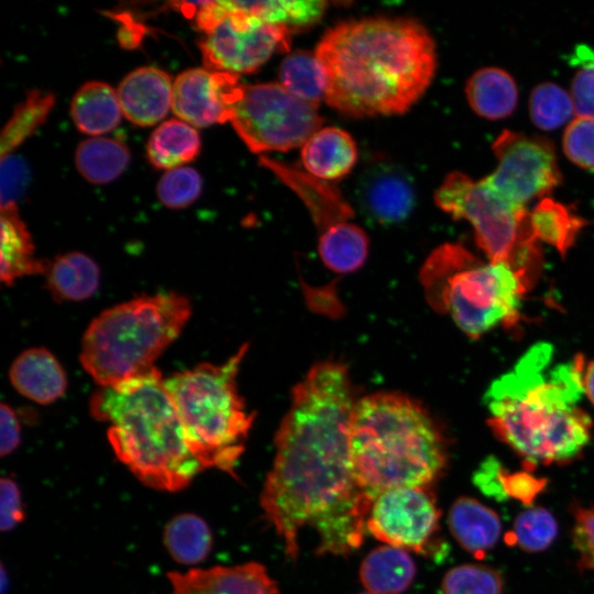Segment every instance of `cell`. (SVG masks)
I'll return each instance as SVG.
<instances>
[{"label":"cell","instance_id":"cell-25","mask_svg":"<svg viewBox=\"0 0 594 594\" xmlns=\"http://www.w3.org/2000/svg\"><path fill=\"white\" fill-rule=\"evenodd\" d=\"M415 575V562L406 550L388 544L372 550L360 568L361 582L372 594H400Z\"/></svg>","mask_w":594,"mask_h":594},{"label":"cell","instance_id":"cell-47","mask_svg":"<svg viewBox=\"0 0 594 594\" xmlns=\"http://www.w3.org/2000/svg\"><path fill=\"white\" fill-rule=\"evenodd\" d=\"M584 395L594 406V360L585 364L583 373Z\"/></svg>","mask_w":594,"mask_h":594},{"label":"cell","instance_id":"cell-43","mask_svg":"<svg viewBox=\"0 0 594 594\" xmlns=\"http://www.w3.org/2000/svg\"><path fill=\"white\" fill-rule=\"evenodd\" d=\"M28 178V168L21 160L11 155L1 157V208L15 205Z\"/></svg>","mask_w":594,"mask_h":594},{"label":"cell","instance_id":"cell-12","mask_svg":"<svg viewBox=\"0 0 594 594\" xmlns=\"http://www.w3.org/2000/svg\"><path fill=\"white\" fill-rule=\"evenodd\" d=\"M492 150L497 167L483 179L513 204L525 207L535 198H546L561 184L554 145L544 136L504 130Z\"/></svg>","mask_w":594,"mask_h":594},{"label":"cell","instance_id":"cell-36","mask_svg":"<svg viewBox=\"0 0 594 594\" xmlns=\"http://www.w3.org/2000/svg\"><path fill=\"white\" fill-rule=\"evenodd\" d=\"M574 111L571 95L552 82H541L531 91L529 113L536 127L550 131L566 122Z\"/></svg>","mask_w":594,"mask_h":594},{"label":"cell","instance_id":"cell-23","mask_svg":"<svg viewBox=\"0 0 594 594\" xmlns=\"http://www.w3.org/2000/svg\"><path fill=\"white\" fill-rule=\"evenodd\" d=\"M465 94L472 110L488 120L509 117L518 100L514 78L497 67L476 70L466 82Z\"/></svg>","mask_w":594,"mask_h":594},{"label":"cell","instance_id":"cell-15","mask_svg":"<svg viewBox=\"0 0 594 594\" xmlns=\"http://www.w3.org/2000/svg\"><path fill=\"white\" fill-rule=\"evenodd\" d=\"M356 196L363 211L383 224L406 219L415 204L409 176L403 168L388 163L372 165L363 172Z\"/></svg>","mask_w":594,"mask_h":594},{"label":"cell","instance_id":"cell-48","mask_svg":"<svg viewBox=\"0 0 594 594\" xmlns=\"http://www.w3.org/2000/svg\"><path fill=\"white\" fill-rule=\"evenodd\" d=\"M361 594H372V593H361Z\"/></svg>","mask_w":594,"mask_h":594},{"label":"cell","instance_id":"cell-2","mask_svg":"<svg viewBox=\"0 0 594 594\" xmlns=\"http://www.w3.org/2000/svg\"><path fill=\"white\" fill-rule=\"evenodd\" d=\"M315 55L324 70L327 103L355 118L406 112L437 67L430 33L406 18L342 22L327 31Z\"/></svg>","mask_w":594,"mask_h":594},{"label":"cell","instance_id":"cell-3","mask_svg":"<svg viewBox=\"0 0 594 594\" xmlns=\"http://www.w3.org/2000/svg\"><path fill=\"white\" fill-rule=\"evenodd\" d=\"M585 364L582 354L557 362L553 346L539 342L485 392L491 430L528 471L572 462L590 443L592 418L579 405Z\"/></svg>","mask_w":594,"mask_h":594},{"label":"cell","instance_id":"cell-41","mask_svg":"<svg viewBox=\"0 0 594 594\" xmlns=\"http://www.w3.org/2000/svg\"><path fill=\"white\" fill-rule=\"evenodd\" d=\"M574 517L572 543L578 552V568L581 572L594 571V506L573 503Z\"/></svg>","mask_w":594,"mask_h":594},{"label":"cell","instance_id":"cell-37","mask_svg":"<svg viewBox=\"0 0 594 594\" xmlns=\"http://www.w3.org/2000/svg\"><path fill=\"white\" fill-rule=\"evenodd\" d=\"M504 579L496 569L476 563L452 568L441 582V594H503Z\"/></svg>","mask_w":594,"mask_h":594},{"label":"cell","instance_id":"cell-17","mask_svg":"<svg viewBox=\"0 0 594 594\" xmlns=\"http://www.w3.org/2000/svg\"><path fill=\"white\" fill-rule=\"evenodd\" d=\"M173 85L170 76L160 68H136L118 86L122 113L130 122L140 127L157 123L172 108Z\"/></svg>","mask_w":594,"mask_h":594},{"label":"cell","instance_id":"cell-13","mask_svg":"<svg viewBox=\"0 0 594 594\" xmlns=\"http://www.w3.org/2000/svg\"><path fill=\"white\" fill-rule=\"evenodd\" d=\"M440 512L424 487H398L373 502L367 531L388 546L421 552L438 528Z\"/></svg>","mask_w":594,"mask_h":594},{"label":"cell","instance_id":"cell-46","mask_svg":"<svg viewBox=\"0 0 594 594\" xmlns=\"http://www.w3.org/2000/svg\"><path fill=\"white\" fill-rule=\"evenodd\" d=\"M0 452L1 457L12 453L21 440V428L15 411L7 404L0 407Z\"/></svg>","mask_w":594,"mask_h":594},{"label":"cell","instance_id":"cell-10","mask_svg":"<svg viewBox=\"0 0 594 594\" xmlns=\"http://www.w3.org/2000/svg\"><path fill=\"white\" fill-rule=\"evenodd\" d=\"M230 122L249 150L261 153L302 146L323 119L280 84L267 82L243 85Z\"/></svg>","mask_w":594,"mask_h":594},{"label":"cell","instance_id":"cell-22","mask_svg":"<svg viewBox=\"0 0 594 594\" xmlns=\"http://www.w3.org/2000/svg\"><path fill=\"white\" fill-rule=\"evenodd\" d=\"M46 288L54 299L80 301L90 298L98 289L100 271L97 263L80 252L56 256L46 263Z\"/></svg>","mask_w":594,"mask_h":594},{"label":"cell","instance_id":"cell-34","mask_svg":"<svg viewBox=\"0 0 594 594\" xmlns=\"http://www.w3.org/2000/svg\"><path fill=\"white\" fill-rule=\"evenodd\" d=\"M55 97L50 92L33 90L12 113L1 133V157L24 142L44 123L54 106Z\"/></svg>","mask_w":594,"mask_h":594},{"label":"cell","instance_id":"cell-20","mask_svg":"<svg viewBox=\"0 0 594 594\" xmlns=\"http://www.w3.org/2000/svg\"><path fill=\"white\" fill-rule=\"evenodd\" d=\"M301 160L312 176L326 180L338 179L355 165L358 147L348 132L328 127L317 131L302 145Z\"/></svg>","mask_w":594,"mask_h":594},{"label":"cell","instance_id":"cell-19","mask_svg":"<svg viewBox=\"0 0 594 594\" xmlns=\"http://www.w3.org/2000/svg\"><path fill=\"white\" fill-rule=\"evenodd\" d=\"M448 525L457 542L479 559L496 546L502 531L498 515L469 496L459 497L451 505Z\"/></svg>","mask_w":594,"mask_h":594},{"label":"cell","instance_id":"cell-30","mask_svg":"<svg viewBox=\"0 0 594 594\" xmlns=\"http://www.w3.org/2000/svg\"><path fill=\"white\" fill-rule=\"evenodd\" d=\"M164 544L172 558L182 564L204 561L212 547V535L207 522L191 513L172 518L163 535Z\"/></svg>","mask_w":594,"mask_h":594},{"label":"cell","instance_id":"cell-45","mask_svg":"<svg viewBox=\"0 0 594 594\" xmlns=\"http://www.w3.org/2000/svg\"><path fill=\"white\" fill-rule=\"evenodd\" d=\"M501 461L495 457H488L482 461L473 473V484L487 497L496 502H505L506 497L501 482L503 470Z\"/></svg>","mask_w":594,"mask_h":594},{"label":"cell","instance_id":"cell-40","mask_svg":"<svg viewBox=\"0 0 594 594\" xmlns=\"http://www.w3.org/2000/svg\"><path fill=\"white\" fill-rule=\"evenodd\" d=\"M562 146L576 166L594 172V116H578L566 127Z\"/></svg>","mask_w":594,"mask_h":594},{"label":"cell","instance_id":"cell-21","mask_svg":"<svg viewBox=\"0 0 594 594\" xmlns=\"http://www.w3.org/2000/svg\"><path fill=\"white\" fill-rule=\"evenodd\" d=\"M0 264V278L7 285L26 275L43 274L46 267V263L34 255L31 235L19 217L16 205L1 208Z\"/></svg>","mask_w":594,"mask_h":594},{"label":"cell","instance_id":"cell-24","mask_svg":"<svg viewBox=\"0 0 594 594\" xmlns=\"http://www.w3.org/2000/svg\"><path fill=\"white\" fill-rule=\"evenodd\" d=\"M122 109L117 91L102 81H88L74 95L70 116L79 131L100 135L112 131L121 120Z\"/></svg>","mask_w":594,"mask_h":594},{"label":"cell","instance_id":"cell-33","mask_svg":"<svg viewBox=\"0 0 594 594\" xmlns=\"http://www.w3.org/2000/svg\"><path fill=\"white\" fill-rule=\"evenodd\" d=\"M280 85L302 101L318 107L326 99L324 70L316 55L306 51L290 53L279 69Z\"/></svg>","mask_w":594,"mask_h":594},{"label":"cell","instance_id":"cell-31","mask_svg":"<svg viewBox=\"0 0 594 594\" xmlns=\"http://www.w3.org/2000/svg\"><path fill=\"white\" fill-rule=\"evenodd\" d=\"M275 167L284 176L283 178L300 194L319 228L327 229L334 223L346 221L345 219L352 216L349 205L329 184H324L320 179H311L310 175L307 177V175L293 172V169L276 165Z\"/></svg>","mask_w":594,"mask_h":594},{"label":"cell","instance_id":"cell-27","mask_svg":"<svg viewBox=\"0 0 594 594\" xmlns=\"http://www.w3.org/2000/svg\"><path fill=\"white\" fill-rule=\"evenodd\" d=\"M318 251L324 265L334 273L346 274L359 270L369 254V238L356 224L342 221L321 233Z\"/></svg>","mask_w":594,"mask_h":594},{"label":"cell","instance_id":"cell-5","mask_svg":"<svg viewBox=\"0 0 594 594\" xmlns=\"http://www.w3.org/2000/svg\"><path fill=\"white\" fill-rule=\"evenodd\" d=\"M90 413L109 424L117 458L145 485L168 492L187 486L202 468L190 453L165 378L151 371L111 387H100Z\"/></svg>","mask_w":594,"mask_h":594},{"label":"cell","instance_id":"cell-39","mask_svg":"<svg viewBox=\"0 0 594 594\" xmlns=\"http://www.w3.org/2000/svg\"><path fill=\"white\" fill-rule=\"evenodd\" d=\"M570 62L578 67L571 84L574 111L578 116H594V50L579 44Z\"/></svg>","mask_w":594,"mask_h":594},{"label":"cell","instance_id":"cell-11","mask_svg":"<svg viewBox=\"0 0 594 594\" xmlns=\"http://www.w3.org/2000/svg\"><path fill=\"white\" fill-rule=\"evenodd\" d=\"M219 2L222 15L199 43L207 69L235 75L252 73L274 53L289 50V30L261 21L238 8L234 1Z\"/></svg>","mask_w":594,"mask_h":594},{"label":"cell","instance_id":"cell-18","mask_svg":"<svg viewBox=\"0 0 594 594\" xmlns=\"http://www.w3.org/2000/svg\"><path fill=\"white\" fill-rule=\"evenodd\" d=\"M9 376L21 395L42 405L56 402L67 388L65 371L44 348H31L19 354L10 367Z\"/></svg>","mask_w":594,"mask_h":594},{"label":"cell","instance_id":"cell-8","mask_svg":"<svg viewBox=\"0 0 594 594\" xmlns=\"http://www.w3.org/2000/svg\"><path fill=\"white\" fill-rule=\"evenodd\" d=\"M420 282L431 308L450 316L473 339L497 326H515L530 287L508 264L482 261L455 243L431 252Z\"/></svg>","mask_w":594,"mask_h":594},{"label":"cell","instance_id":"cell-35","mask_svg":"<svg viewBox=\"0 0 594 594\" xmlns=\"http://www.w3.org/2000/svg\"><path fill=\"white\" fill-rule=\"evenodd\" d=\"M557 535V519L547 508L528 507L516 517L513 529L505 535V541L525 552L537 553L548 549Z\"/></svg>","mask_w":594,"mask_h":594},{"label":"cell","instance_id":"cell-44","mask_svg":"<svg viewBox=\"0 0 594 594\" xmlns=\"http://www.w3.org/2000/svg\"><path fill=\"white\" fill-rule=\"evenodd\" d=\"M0 528L8 531L16 527L24 518L21 492L10 477H2L0 483Z\"/></svg>","mask_w":594,"mask_h":594},{"label":"cell","instance_id":"cell-38","mask_svg":"<svg viewBox=\"0 0 594 594\" xmlns=\"http://www.w3.org/2000/svg\"><path fill=\"white\" fill-rule=\"evenodd\" d=\"M201 177L190 167L167 170L157 185V196L163 205L178 209L191 205L201 193Z\"/></svg>","mask_w":594,"mask_h":594},{"label":"cell","instance_id":"cell-14","mask_svg":"<svg viewBox=\"0 0 594 594\" xmlns=\"http://www.w3.org/2000/svg\"><path fill=\"white\" fill-rule=\"evenodd\" d=\"M235 74L193 68L180 73L173 85L172 110L191 127L206 128L231 121L242 95Z\"/></svg>","mask_w":594,"mask_h":594},{"label":"cell","instance_id":"cell-28","mask_svg":"<svg viewBox=\"0 0 594 594\" xmlns=\"http://www.w3.org/2000/svg\"><path fill=\"white\" fill-rule=\"evenodd\" d=\"M587 221L576 215L571 206L542 198L530 212V226L535 238L553 246L565 255L574 245Z\"/></svg>","mask_w":594,"mask_h":594},{"label":"cell","instance_id":"cell-16","mask_svg":"<svg viewBox=\"0 0 594 594\" xmlns=\"http://www.w3.org/2000/svg\"><path fill=\"white\" fill-rule=\"evenodd\" d=\"M172 594H279L276 582L257 562L169 572Z\"/></svg>","mask_w":594,"mask_h":594},{"label":"cell","instance_id":"cell-9","mask_svg":"<svg viewBox=\"0 0 594 594\" xmlns=\"http://www.w3.org/2000/svg\"><path fill=\"white\" fill-rule=\"evenodd\" d=\"M437 206L455 220H468L488 261L506 263L531 285L540 267L539 241L530 212L461 172L450 173L435 194Z\"/></svg>","mask_w":594,"mask_h":594},{"label":"cell","instance_id":"cell-42","mask_svg":"<svg viewBox=\"0 0 594 594\" xmlns=\"http://www.w3.org/2000/svg\"><path fill=\"white\" fill-rule=\"evenodd\" d=\"M501 482L507 498L516 499L527 507H532L548 484L546 479L537 477L528 470L508 472L505 468L501 472Z\"/></svg>","mask_w":594,"mask_h":594},{"label":"cell","instance_id":"cell-7","mask_svg":"<svg viewBox=\"0 0 594 594\" xmlns=\"http://www.w3.org/2000/svg\"><path fill=\"white\" fill-rule=\"evenodd\" d=\"M246 351L244 344L222 364L200 363L165 378L187 447L202 470L216 468L235 476L254 420L237 383Z\"/></svg>","mask_w":594,"mask_h":594},{"label":"cell","instance_id":"cell-32","mask_svg":"<svg viewBox=\"0 0 594 594\" xmlns=\"http://www.w3.org/2000/svg\"><path fill=\"white\" fill-rule=\"evenodd\" d=\"M235 6L249 14L270 24L286 28L292 33L315 25L322 18L324 1H234Z\"/></svg>","mask_w":594,"mask_h":594},{"label":"cell","instance_id":"cell-26","mask_svg":"<svg viewBox=\"0 0 594 594\" xmlns=\"http://www.w3.org/2000/svg\"><path fill=\"white\" fill-rule=\"evenodd\" d=\"M200 147V136L194 127L179 119H170L153 131L146 153L154 167L169 170L194 161Z\"/></svg>","mask_w":594,"mask_h":594},{"label":"cell","instance_id":"cell-4","mask_svg":"<svg viewBox=\"0 0 594 594\" xmlns=\"http://www.w3.org/2000/svg\"><path fill=\"white\" fill-rule=\"evenodd\" d=\"M349 452L354 479L373 501L393 488H426L447 464L446 439L428 410L391 392L356 400Z\"/></svg>","mask_w":594,"mask_h":594},{"label":"cell","instance_id":"cell-1","mask_svg":"<svg viewBox=\"0 0 594 594\" xmlns=\"http://www.w3.org/2000/svg\"><path fill=\"white\" fill-rule=\"evenodd\" d=\"M356 400L348 369L334 361L315 364L293 388L260 498L290 559L306 526L319 537L318 554H349L364 540L374 501L356 483L350 460Z\"/></svg>","mask_w":594,"mask_h":594},{"label":"cell","instance_id":"cell-6","mask_svg":"<svg viewBox=\"0 0 594 594\" xmlns=\"http://www.w3.org/2000/svg\"><path fill=\"white\" fill-rule=\"evenodd\" d=\"M190 314L188 299L172 292L116 305L88 326L80 362L101 387L145 374L178 337Z\"/></svg>","mask_w":594,"mask_h":594},{"label":"cell","instance_id":"cell-29","mask_svg":"<svg viewBox=\"0 0 594 594\" xmlns=\"http://www.w3.org/2000/svg\"><path fill=\"white\" fill-rule=\"evenodd\" d=\"M130 162L128 146L109 138H91L81 142L75 153L80 175L91 184H108L118 178Z\"/></svg>","mask_w":594,"mask_h":594}]
</instances>
